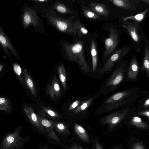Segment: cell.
<instances>
[{"mask_svg":"<svg viewBox=\"0 0 149 149\" xmlns=\"http://www.w3.org/2000/svg\"><path fill=\"white\" fill-rule=\"evenodd\" d=\"M54 125L55 126L57 131L59 133L63 134H68L69 133L67 126L63 123H55V125Z\"/></svg>","mask_w":149,"mask_h":149,"instance_id":"603a6c76","label":"cell"},{"mask_svg":"<svg viewBox=\"0 0 149 149\" xmlns=\"http://www.w3.org/2000/svg\"><path fill=\"white\" fill-rule=\"evenodd\" d=\"M0 45L2 47L5 54L10 58H12L9 50L16 58L19 60L18 53L0 26Z\"/></svg>","mask_w":149,"mask_h":149,"instance_id":"ba28073f","label":"cell"},{"mask_svg":"<svg viewBox=\"0 0 149 149\" xmlns=\"http://www.w3.org/2000/svg\"><path fill=\"white\" fill-rule=\"evenodd\" d=\"M149 10L148 8L142 12L134 15L127 16H122L120 19L119 23H123L127 20H132L140 23L145 18Z\"/></svg>","mask_w":149,"mask_h":149,"instance_id":"2e32d148","label":"cell"},{"mask_svg":"<svg viewBox=\"0 0 149 149\" xmlns=\"http://www.w3.org/2000/svg\"><path fill=\"white\" fill-rule=\"evenodd\" d=\"M140 23L130 20L119 23L123 30L130 38L134 52L138 53L142 52V42H144L147 39Z\"/></svg>","mask_w":149,"mask_h":149,"instance_id":"277c9868","label":"cell"},{"mask_svg":"<svg viewBox=\"0 0 149 149\" xmlns=\"http://www.w3.org/2000/svg\"><path fill=\"white\" fill-rule=\"evenodd\" d=\"M103 29L108 32L107 37L104 42V50L102 53V63L103 64L108 57L117 49L121 35V31L116 25L111 23L103 24Z\"/></svg>","mask_w":149,"mask_h":149,"instance_id":"3957f363","label":"cell"},{"mask_svg":"<svg viewBox=\"0 0 149 149\" xmlns=\"http://www.w3.org/2000/svg\"><path fill=\"white\" fill-rule=\"evenodd\" d=\"M58 71L60 79L64 89L65 90L66 88V76L64 66H59L58 68Z\"/></svg>","mask_w":149,"mask_h":149,"instance_id":"ffe728a7","label":"cell"},{"mask_svg":"<svg viewBox=\"0 0 149 149\" xmlns=\"http://www.w3.org/2000/svg\"><path fill=\"white\" fill-rule=\"evenodd\" d=\"M74 129L76 133L82 140L86 142L89 141L88 136L84 127L78 124H76L74 125Z\"/></svg>","mask_w":149,"mask_h":149,"instance_id":"e0dca14e","label":"cell"},{"mask_svg":"<svg viewBox=\"0 0 149 149\" xmlns=\"http://www.w3.org/2000/svg\"><path fill=\"white\" fill-rule=\"evenodd\" d=\"M3 65L2 64H0V72L3 68Z\"/></svg>","mask_w":149,"mask_h":149,"instance_id":"f35d334b","label":"cell"},{"mask_svg":"<svg viewBox=\"0 0 149 149\" xmlns=\"http://www.w3.org/2000/svg\"><path fill=\"white\" fill-rule=\"evenodd\" d=\"M14 70L15 73L18 75H20L21 73L22 70L20 66L17 63L13 64Z\"/></svg>","mask_w":149,"mask_h":149,"instance_id":"f546056e","label":"cell"},{"mask_svg":"<svg viewBox=\"0 0 149 149\" xmlns=\"http://www.w3.org/2000/svg\"><path fill=\"white\" fill-rule=\"evenodd\" d=\"M57 10L59 12L61 13H64L66 12V8L61 6H58L56 8Z\"/></svg>","mask_w":149,"mask_h":149,"instance_id":"d6a6232c","label":"cell"},{"mask_svg":"<svg viewBox=\"0 0 149 149\" xmlns=\"http://www.w3.org/2000/svg\"><path fill=\"white\" fill-rule=\"evenodd\" d=\"M90 8L101 17H108L110 13L105 4L91 2L89 5Z\"/></svg>","mask_w":149,"mask_h":149,"instance_id":"9a60e30c","label":"cell"},{"mask_svg":"<svg viewBox=\"0 0 149 149\" xmlns=\"http://www.w3.org/2000/svg\"><path fill=\"white\" fill-rule=\"evenodd\" d=\"M95 143L96 149H102V146L99 142L97 139L95 138Z\"/></svg>","mask_w":149,"mask_h":149,"instance_id":"836d02e7","label":"cell"},{"mask_svg":"<svg viewBox=\"0 0 149 149\" xmlns=\"http://www.w3.org/2000/svg\"><path fill=\"white\" fill-rule=\"evenodd\" d=\"M135 109L134 107L130 106L111 112L99 120L103 125H108L109 129H112L130 116Z\"/></svg>","mask_w":149,"mask_h":149,"instance_id":"8992f818","label":"cell"},{"mask_svg":"<svg viewBox=\"0 0 149 149\" xmlns=\"http://www.w3.org/2000/svg\"><path fill=\"white\" fill-rule=\"evenodd\" d=\"M81 33L84 35H87L89 33L88 30L84 27L82 26L80 29Z\"/></svg>","mask_w":149,"mask_h":149,"instance_id":"e575fe53","label":"cell"},{"mask_svg":"<svg viewBox=\"0 0 149 149\" xmlns=\"http://www.w3.org/2000/svg\"><path fill=\"white\" fill-rule=\"evenodd\" d=\"M128 64L127 60H123L116 67L102 84L99 91L100 94L106 95L114 91L119 87L126 79Z\"/></svg>","mask_w":149,"mask_h":149,"instance_id":"7a4b0ae2","label":"cell"},{"mask_svg":"<svg viewBox=\"0 0 149 149\" xmlns=\"http://www.w3.org/2000/svg\"><path fill=\"white\" fill-rule=\"evenodd\" d=\"M43 109L46 113L52 117L57 118L59 117V115L57 113L48 108L43 107Z\"/></svg>","mask_w":149,"mask_h":149,"instance_id":"cb8c5ba5","label":"cell"},{"mask_svg":"<svg viewBox=\"0 0 149 149\" xmlns=\"http://www.w3.org/2000/svg\"><path fill=\"white\" fill-rule=\"evenodd\" d=\"M130 123L132 125L141 128L146 129L148 127V125L144 122L142 118L138 116H132Z\"/></svg>","mask_w":149,"mask_h":149,"instance_id":"ac0fdd59","label":"cell"},{"mask_svg":"<svg viewBox=\"0 0 149 149\" xmlns=\"http://www.w3.org/2000/svg\"><path fill=\"white\" fill-rule=\"evenodd\" d=\"M149 109V96L146 95L140 101L138 111Z\"/></svg>","mask_w":149,"mask_h":149,"instance_id":"7402d4cb","label":"cell"},{"mask_svg":"<svg viewBox=\"0 0 149 149\" xmlns=\"http://www.w3.org/2000/svg\"><path fill=\"white\" fill-rule=\"evenodd\" d=\"M79 146V149H84L82 147H81L79 146Z\"/></svg>","mask_w":149,"mask_h":149,"instance_id":"ab89813d","label":"cell"},{"mask_svg":"<svg viewBox=\"0 0 149 149\" xmlns=\"http://www.w3.org/2000/svg\"><path fill=\"white\" fill-rule=\"evenodd\" d=\"M83 47V45L81 44H77L72 47V52L74 53H79L81 51Z\"/></svg>","mask_w":149,"mask_h":149,"instance_id":"4316f807","label":"cell"},{"mask_svg":"<svg viewBox=\"0 0 149 149\" xmlns=\"http://www.w3.org/2000/svg\"><path fill=\"white\" fill-rule=\"evenodd\" d=\"M56 25L58 29L61 31L65 30L68 27V25L66 23L61 21H58Z\"/></svg>","mask_w":149,"mask_h":149,"instance_id":"484cf974","label":"cell"},{"mask_svg":"<svg viewBox=\"0 0 149 149\" xmlns=\"http://www.w3.org/2000/svg\"><path fill=\"white\" fill-rule=\"evenodd\" d=\"M141 1L148 4H149V0H141Z\"/></svg>","mask_w":149,"mask_h":149,"instance_id":"74e56055","label":"cell"},{"mask_svg":"<svg viewBox=\"0 0 149 149\" xmlns=\"http://www.w3.org/2000/svg\"><path fill=\"white\" fill-rule=\"evenodd\" d=\"M8 101L5 98L3 97H0V105H1L3 109L5 110V109H6L5 107H7Z\"/></svg>","mask_w":149,"mask_h":149,"instance_id":"f1b7e54d","label":"cell"},{"mask_svg":"<svg viewBox=\"0 0 149 149\" xmlns=\"http://www.w3.org/2000/svg\"><path fill=\"white\" fill-rule=\"evenodd\" d=\"M140 70L138 61L135 54L131 57L128 64L126 80L135 81L138 79Z\"/></svg>","mask_w":149,"mask_h":149,"instance_id":"9c48e42d","label":"cell"},{"mask_svg":"<svg viewBox=\"0 0 149 149\" xmlns=\"http://www.w3.org/2000/svg\"><path fill=\"white\" fill-rule=\"evenodd\" d=\"M84 13L88 18L95 21L100 20L102 18L101 16L96 13L91 9H84Z\"/></svg>","mask_w":149,"mask_h":149,"instance_id":"44dd1931","label":"cell"},{"mask_svg":"<svg viewBox=\"0 0 149 149\" xmlns=\"http://www.w3.org/2000/svg\"><path fill=\"white\" fill-rule=\"evenodd\" d=\"M80 103L81 101L79 100H77L75 101L70 105L68 108V111H71L77 107Z\"/></svg>","mask_w":149,"mask_h":149,"instance_id":"83f0119b","label":"cell"},{"mask_svg":"<svg viewBox=\"0 0 149 149\" xmlns=\"http://www.w3.org/2000/svg\"><path fill=\"white\" fill-rule=\"evenodd\" d=\"M132 149H145L143 144L141 142H138L134 144L132 146Z\"/></svg>","mask_w":149,"mask_h":149,"instance_id":"1f68e13d","label":"cell"},{"mask_svg":"<svg viewBox=\"0 0 149 149\" xmlns=\"http://www.w3.org/2000/svg\"><path fill=\"white\" fill-rule=\"evenodd\" d=\"M143 57L141 65L140 70L143 71L145 74V77L147 81L149 80V41L147 39L144 42Z\"/></svg>","mask_w":149,"mask_h":149,"instance_id":"30bf717a","label":"cell"},{"mask_svg":"<svg viewBox=\"0 0 149 149\" xmlns=\"http://www.w3.org/2000/svg\"><path fill=\"white\" fill-rule=\"evenodd\" d=\"M132 47L131 44H125L113 52L102 64L100 72L101 78L116 67L131 52Z\"/></svg>","mask_w":149,"mask_h":149,"instance_id":"5b68a950","label":"cell"},{"mask_svg":"<svg viewBox=\"0 0 149 149\" xmlns=\"http://www.w3.org/2000/svg\"><path fill=\"white\" fill-rule=\"evenodd\" d=\"M97 33L95 30L91 35L89 43V54L91 63V76L94 78H101L100 72L102 65L99 56L97 41Z\"/></svg>","mask_w":149,"mask_h":149,"instance_id":"52a82bcc","label":"cell"},{"mask_svg":"<svg viewBox=\"0 0 149 149\" xmlns=\"http://www.w3.org/2000/svg\"><path fill=\"white\" fill-rule=\"evenodd\" d=\"M24 110L26 116L33 124L42 133H44L45 130L40 124L38 116L34 112L32 108L25 104L24 106Z\"/></svg>","mask_w":149,"mask_h":149,"instance_id":"5bb4252c","label":"cell"},{"mask_svg":"<svg viewBox=\"0 0 149 149\" xmlns=\"http://www.w3.org/2000/svg\"><path fill=\"white\" fill-rule=\"evenodd\" d=\"M23 21L24 25H29L31 22V17L28 13H24L23 16Z\"/></svg>","mask_w":149,"mask_h":149,"instance_id":"d4e9b609","label":"cell"},{"mask_svg":"<svg viewBox=\"0 0 149 149\" xmlns=\"http://www.w3.org/2000/svg\"><path fill=\"white\" fill-rule=\"evenodd\" d=\"M137 114L139 115L145 116L147 118H149V109L139 111Z\"/></svg>","mask_w":149,"mask_h":149,"instance_id":"4dcf8cb0","label":"cell"},{"mask_svg":"<svg viewBox=\"0 0 149 149\" xmlns=\"http://www.w3.org/2000/svg\"><path fill=\"white\" fill-rule=\"evenodd\" d=\"M39 1H44L45 0H39Z\"/></svg>","mask_w":149,"mask_h":149,"instance_id":"60d3db41","label":"cell"},{"mask_svg":"<svg viewBox=\"0 0 149 149\" xmlns=\"http://www.w3.org/2000/svg\"><path fill=\"white\" fill-rule=\"evenodd\" d=\"M146 92L137 87H131L118 91L104 100L94 112L96 115L111 112L131 106Z\"/></svg>","mask_w":149,"mask_h":149,"instance_id":"6da1fadb","label":"cell"},{"mask_svg":"<svg viewBox=\"0 0 149 149\" xmlns=\"http://www.w3.org/2000/svg\"><path fill=\"white\" fill-rule=\"evenodd\" d=\"M108 1L118 7L131 11L136 10V4L141 2V0H109Z\"/></svg>","mask_w":149,"mask_h":149,"instance_id":"8fae6325","label":"cell"},{"mask_svg":"<svg viewBox=\"0 0 149 149\" xmlns=\"http://www.w3.org/2000/svg\"><path fill=\"white\" fill-rule=\"evenodd\" d=\"M39 121L41 125L47 132L49 137L57 142L59 141V139L53 130V125L50 121L38 116Z\"/></svg>","mask_w":149,"mask_h":149,"instance_id":"4fadbf2b","label":"cell"},{"mask_svg":"<svg viewBox=\"0 0 149 149\" xmlns=\"http://www.w3.org/2000/svg\"><path fill=\"white\" fill-rule=\"evenodd\" d=\"M47 93L52 99H58L60 96L61 88L56 75L53 78L51 83L47 85Z\"/></svg>","mask_w":149,"mask_h":149,"instance_id":"7c38bea8","label":"cell"},{"mask_svg":"<svg viewBox=\"0 0 149 149\" xmlns=\"http://www.w3.org/2000/svg\"><path fill=\"white\" fill-rule=\"evenodd\" d=\"M24 76L26 84L32 94L34 96H36V93L34 84L32 79L28 73L25 70Z\"/></svg>","mask_w":149,"mask_h":149,"instance_id":"d6986e66","label":"cell"},{"mask_svg":"<svg viewBox=\"0 0 149 149\" xmlns=\"http://www.w3.org/2000/svg\"><path fill=\"white\" fill-rule=\"evenodd\" d=\"M70 149H79L78 145L77 144L73 145Z\"/></svg>","mask_w":149,"mask_h":149,"instance_id":"8d00e7d4","label":"cell"},{"mask_svg":"<svg viewBox=\"0 0 149 149\" xmlns=\"http://www.w3.org/2000/svg\"><path fill=\"white\" fill-rule=\"evenodd\" d=\"M14 138L12 136H9L7 138V141L9 143H12L14 141Z\"/></svg>","mask_w":149,"mask_h":149,"instance_id":"d590c367","label":"cell"}]
</instances>
